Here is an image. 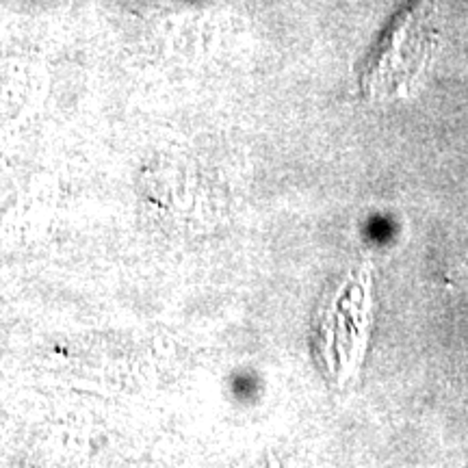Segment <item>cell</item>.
Masks as SVG:
<instances>
[{
	"instance_id": "obj_1",
	"label": "cell",
	"mask_w": 468,
	"mask_h": 468,
	"mask_svg": "<svg viewBox=\"0 0 468 468\" xmlns=\"http://www.w3.org/2000/svg\"><path fill=\"white\" fill-rule=\"evenodd\" d=\"M438 44L431 0H410L384 33L360 74L367 98L406 96L430 63Z\"/></svg>"
}]
</instances>
